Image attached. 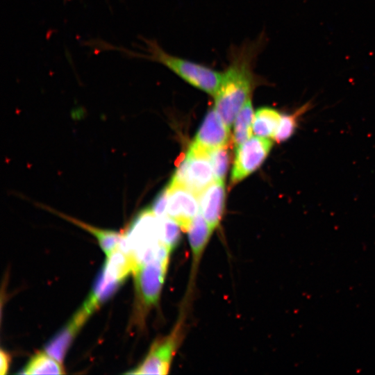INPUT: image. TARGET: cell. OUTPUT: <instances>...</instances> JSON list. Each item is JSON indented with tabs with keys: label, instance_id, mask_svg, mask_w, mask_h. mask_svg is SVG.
<instances>
[{
	"label": "cell",
	"instance_id": "6da1fadb",
	"mask_svg": "<svg viewBox=\"0 0 375 375\" xmlns=\"http://www.w3.org/2000/svg\"><path fill=\"white\" fill-rule=\"evenodd\" d=\"M262 38L234 47L229 63L222 72V81L214 97L215 109L229 128L238 112L249 99L256 83L253 72L256 58L262 47Z\"/></svg>",
	"mask_w": 375,
	"mask_h": 375
},
{
	"label": "cell",
	"instance_id": "7a4b0ae2",
	"mask_svg": "<svg viewBox=\"0 0 375 375\" xmlns=\"http://www.w3.org/2000/svg\"><path fill=\"white\" fill-rule=\"evenodd\" d=\"M144 57L158 62L192 86L215 96L222 73L208 66L167 53L153 40H147Z\"/></svg>",
	"mask_w": 375,
	"mask_h": 375
},
{
	"label": "cell",
	"instance_id": "3957f363",
	"mask_svg": "<svg viewBox=\"0 0 375 375\" xmlns=\"http://www.w3.org/2000/svg\"><path fill=\"white\" fill-rule=\"evenodd\" d=\"M215 181L208 153L190 146L178 162L170 183L183 186L198 197Z\"/></svg>",
	"mask_w": 375,
	"mask_h": 375
},
{
	"label": "cell",
	"instance_id": "277c9868",
	"mask_svg": "<svg viewBox=\"0 0 375 375\" xmlns=\"http://www.w3.org/2000/svg\"><path fill=\"white\" fill-rule=\"evenodd\" d=\"M170 252L140 265L133 274L138 307L144 312L158 303L167 274Z\"/></svg>",
	"mask_w": 375,
	"mask_h": 375
},
{
	"label": "cell",
	"instance_id": "5b68a950",
	"mask_svg": "<svg viewBox=\"0 0 375 375\" xmlns=\"http://www.w3.org/2000/svg\"><path fill=\"white\" fill-rule=\"evenodd\" d=\"M181 325L178 323L168 335L156 341L143 362L128 374H167L181 340Z\"/></svg>",
	"mask_w": 375,
	"mask_h": 375
},
{
	"label": "cell",
	"instance_id": "8992f818",
	"mask_svg": "<svg viewBox=\"0 0 375 375\" xmlns=\"http://www.w3.org/2000/svg\"><path fill=\"white\" fill-rule=\"evenodd\" d=\"M272 142L266 138L251 137L235 148L231 181L236 183L256 171L266 159Z\"/></svg>",
	"mask_w": 375,
	"mask_h": 375
},
{
	"label": "cell",
	"instance_id": "52a82bcc",
	"mask_svg": "<svg viewBox=\"0 0 375 375\" xmlns=\"http://www.w3.org/2000/svg\"><path fill=\"white\" fill-rule=\"evenodd\" d=\"M167 215L174 219L181 230H188L199 212L198 197L188 189L169 183Z\"/></svg>",
	"mask_w": 375,
	"mask_h": 375
},
{
	"label": "cell",
	"instance_id": "ba28073f",
	"mask_svg": "<svg viewBox=\"0 0 375 375\" xmlns=\"http://www.w3.org/2000/svg\"><path fill=\"white\" fill-rule=\"evenodd\" d=\"M228 138L229 128L213 108L207 113L190 146L208 153L227 145Z\"/></svg>",
	"mask_w": 375,
	"mask_h": 375
},
{
	"label": "cell",
	"instance_id": "9c48e42d",
	"mask_svg": "<svg viewBox=\"0 0 375 375\" xmlns=\"http://www.w3.org/2000/svg\"><path fill=\"white\" fill-rule=\"evenodd\" d=\"M92 312L83 303L69 323L46 345L45 351L62 362L73 339Z\"/></svg>",
	"mask_w": 375,
	"mask_h": 375
},
{
	"label": "cell",
	"instance_id": "30bf717a",
	"mask_svg": "<svg viewBox=\"0 0 375 375\" xmlns=\"http://www.w3.org/2000/svg\"><path fill=\"white\" fill-rule=\"evenodd\" d=\"M224 181H215L198 196L199 212L214 231L222 218L225 204Z\"/></svg>",
	"mask_w": 375,
	"mask_h": 375
},
{
	"label": "cell",
	"instance_id": "8fae6325",
	"mask_svg": "<svg viewBox=\"0 0 375 375\" xmlns=\"http://www.w3.org/2000/svg\"><path fill=\"white\" fill-rule=\"evenodd\" d=\"M212 231L213 230L199 212L194 218L187 231L192 253V274L197 270Z\"/></svg>",
	"mask_w": 375,
	"mask_h": 375
},
{
	"label": "cell",
	"instance_id": "7c38bea8",
	"mask_svg": "<svg viewBox=\"0 0 375 375\" xmlns=\"http://www.w3.org/2000/svg\"><path fill=\"white\" fill-rule=\"evenodd\" d=\"M44 207H45L49 211L56 213L64 219H66L68 221L74 223V224H76L77 226L88 231L91 234L94 235V237L99 242L100 247L106 253V257L109 256L115 249H117L119 247L124 236V233L113 231L101 229L89 225L78 219L65 215L58 211L53 210L50 208L46 206Z\"/></svg>",
	"mask_w": 375,
	"mask_h": 375
},
{
	"label": "cell",
	"instance_id": "4fadbf2b",
	"mask_svg": "<svg viewBox=\"0 0 375 375\" xmlns=\"http://www.w3.org/2000/svg\"><path fill=\"white\" fill-rule=\"evenodd\" d=\"M281 119L280 113L270 108L258 109L254 116L252 131L262 138H274Z\"/></svg>",
	"mask_w": 375,
	"mask_h": 375
},
{
	"label": "cell",
	"instance_id": "5bb4252c",
	"mask_svg": "<svg viewBox=\"0 0 375 375\" xmlns=\"http://www.w3.org/2000/svg\"><path fill=\"white\" fill-rule=\"evenodd\" d=\"M24 374H63L60 362L45 352H38L28 361L22 372Z\"/></svg>",
	"mask_w": 375,
	"mask_h": 375
},
{
	"label": "cell",
	"instance_id": "9a60e30c",
	"mask_svg": "<svg viewBox=\"0 0 375 375\" xmlns=\"http://www.w3.org/2000/svg\"><path fill=\"white\" fill-rule=\"evenodd\" d=\"M253 117V110L249 99L242 106L235 119L233 138L235 148L251 138Z\"/></svg>",
	"mask_w": 375,
	"mask_h": 375
},
{
	"label": "cell",
	"instance_id": "2e32d148",
	"mask_svg": "<svg viewBox=\"0 0 375 375\" xmlns=\"http://www.w3.org/2000/svg\"><path fill=\"white\" fill-rule=\"evenodd\" d=\"M159 218L160 240L172 252L176 247L180 240L181 227L174 219L167 215Z\"/></svg>",
	"mask_w": 375,
	"mask_h": 375
},
{
	"label": "cell",
	"instance_id": "e0dca14e",
	"mask_svg": "<svg viewBox=\"0 0 375 375\" xmlns=\"http://www.w3.org/2000/svg\"><path fill=\"white\" fill-rule=\"evenodd\" d=\"M308 108V104L300 108L293 114L281 116L278 128L274 136L276 142L281 143L288 140L294 133L298 124L299 117Z\"/></svg>",
	"mask_w": 375,
	"mask_h": 375
},
{
	"label": "cell",
	"instance_id": "ac0fdd59",
	"mask_svg": "<svg viewBox=\"0 0 375 375\" xmlns=\"http://www.w3.org/2000/svg\"><path fill=\"white\" fill-rule=\"evenodd\" d=\"M216 181H224L226 175L229 156L227 145L212 150L208 153Z\"/></svg>",
	"mask_w": 375,
	"mask_h": 375
},
{
	"label": "cell",
	"instance_id": "d6986e66",
	"mask_svg": "<svg viewBox=\"0 0 375 375\" xmlns=\"http://www.w3.org/2000/svg\"><path fill=\"white\" fill-rule=\"evenodd\" d=\"M167 202L168 188L166 187L157 194L149 208L158 217L167 216Z\"/></svg>",
	"mask_w": 375,
	"mask_h": 375
},
{
	"label": "cell",
	"instance_id": "ffe728a7",
	"mask_svg": "<svg viewBox=\"0 0 375 375\" xmlns=\"http://www.w3.org/2000/svg\"><path fill=\"white\" fill-rule=\"evenodd\" d=\"M0 360H1V366H0V374L4 375L7 373V371L9 369L10 363V355L3 351L1 350L0 352Z\"/></svg>",
	"mask_w": 375,
	"mask_h": 375
}]
</instances>
